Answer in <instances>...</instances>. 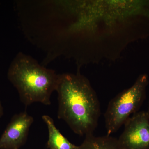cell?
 Returning a JSON list of instances; mask_svg holds the SVG:
<instances>
[{
	"mask_svg": "<svg viewBox=\"0 0 149 149\" xmlns=\"http://www.w3.org/2000/svg\"><path fill=\"white\" fill-rule=\"evenodd\" d=\"M58 76L53 70L41 65L31 56L21 52L11 63L7 73L8 80L16 88L25 106L35 102L50 105Z\"/></svg>",
	"mask_w": 149,
	"mask_h": 149,
	"instance_id": "obj_3",
	"label": "cell"
},
{
	"mask_svg": "<svg viewBox=\"0 0 149 149\" xmlns=\"http://www.w3.org/2000/svg\"><path fill=\"white\" fill-rule=\"evenodd\" d=\"M118 141L124 149H149V118L146 112L139 111L125 123Z\"/></svg>",
	"mask_w": 149,
	"mask_h": 149,
	"instance_id": "obj_5",
	"label": "cell"
},
{
	"mask_svg": "<svg viewBox=\"0 0 149 149\" xmlns=\"http://www.w3.org/2000/svg\"><path fill=\"white\" fill-rule=\"evenodd\" d=\"M146 112L147 114L148 115V117L149 118V105H148V110H147Z\"/></svg>",
	"mask_w": 149,
	"mask_h": 149,
	"instance_id": "obj_10",
	"label": "cell"
},
{
	"mask_svg": "<svg viewBox=\"0 0 149 149\" xmlns=\"http://www.w3.org/2000/svg\"><path fill=\"white\" fill-rule=\"evenodd\" d=\"M78 149H124L118 139L109 135L97 137L93 134L85 136Z\"/></svg>",
	"mask_w": 149,
	"mask_h": 149,
	"instance_id": "obj_8",
	"label": "cell"
},
{
	"mask_svg": "<svg viewBox=\"0 0 149 149\" xmlns=\"http://www.w3.org/2000/svg\"><path fill=\"white\" fill-rule=\"evenodd\" d=\"M3 113V109L1 103L0 101V118L2 116Z\"/></svg>",
	"mask_w": 149,
	"mask_h": 149,
	"instance_id": "obj_9",
	"label": "cell"
},
{
	"mask_svg": "<svg viewBox=\"0 0 149 149\" xmlns=\"http://www.w3.org/2000/svg\"><path fill=\"white\" fill-rule=\"evenodd\" d=\"M60 3L68 17L65 32L83 64L116 61L131 43L149 38V0Z\"/></svg>",
	"mask_w": 149,
	"mask_h": 149,
	"instance_id": "obj_1",
	"label": "cell"
},
{
	"mask_svg": "<svg viewBox=\"0 0 149 149\" xmlns=\"http://www.w3.org/2000/svg\"><path fill=\"white\" fill-rule=\"evenodd\" d=\"M58 117L79 136L93 134L101 114L97 93L87 77L76 73L59 74Z\"/></svg>",
	"mask_w": 149,
	"mask_h": 149,
	"instance_id": "obj_2",
	"label": "cell"
},
{
	"mask_svg": "<svg viewBox=\"0 0 149 149\" xmlns=\"http://www.w3.org/2000/svg\"><path fill=\"white\" fill-rule=\"evenodd\" d=\"M34 118L27 112L14 115L0 138V149H19L27 141Z\"/></svg>",
	"mask_w": 149,
	"mask_h": 149,
	"instance_id": "obj_6",
	"label": "cell"
},
{
	"mask_svg": "<svg viewBox=\"0 0 149 149\" xmlns=\"http://www.w3.org/2000/svg\"><path fill=\"white\" fill-rule=\"evenodd\" d=\"M43 121L47 125L49 138L47 146L49 149H78L79 146L72 143L61 134L55 125L53 119L49 116L43 115Z\"/></svg>",
	"mask_w": 149,
	"mask_h": 149,
	"instance_id": "obj_7",
	"label": "cell"
},
{
	"mask_svg": "<svg viewBox=\"0 0 149 149\" xmlns=\"http://www.w3.org/2000/svg\"><path fill=\"white\" fill-rule=\"evenodd\" d=\"M149 78L140 74L135 83L111 99L104 113L107 135L116 133L131 116L139 111L146 99Z\"/></svg>",
	"mask_w": 149,
	"mask_h": 149,
	"instance_id": "obj_4",
	"label": "cell"
}]
</instances>
